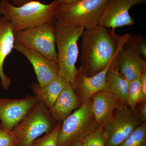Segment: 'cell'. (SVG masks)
<instances>
[{
	"mask_svg": "<svg viewBox=\"0 0 146 146\" xmlns=\"http://www.w3.org/2000/svg\"><path fill=\"white\" fill-rule=\"evenodd\" d=\"M90 100L82 104L62 122L57 146H70L81 141L99 127L91 111Z\"/></svg>",
	"mask_w": 146,
	"mask_h": 146,
	"instance_id": "obj_6",
	"label": "cell"
},
{
	"mask_svg": "<svg viewBox=\"0 0 146 146\" xmlns=\"http://www.w3.org/2000/svg\"><path fill=\"white\" fill-rule=\"evenodd\" d=\"M58 5L54 1L45 4L35 0L16 6L9 0H1L0 14L10 23L15 34L42 24L55 22V13Z\"/></svg>",
	"mask_w": 146,
	"mask_h": 146,
	"instance_id": "obj_2",
	"label": "cell"
},
{
	"mask_svg": "<svg viewBox=\"0 0 146 146\" xmlns=\"http://www.w3.org/2000/svg\"><path fill=\"white\" fill-rule=\"evenodd\" d=\"M126 104L116 109L103 125L106 138V146H118L141 124L138 114Z\"/></svg>",
	"mask_w": 146,
	"mask_h": 146,
	"instance_id": "obj_8",
	"label": "cell"
},
{
	"mask_svg": "<svg viewBox=\"0 0 146 146\" xmlns=\"http://www.w3.org/2000/svg\"><path fill=\"white\" fill-rule=\"evenodd\" d=\"M114 29L99 25L84 31L79 70L85 75H94L117 59L120 50L131 36L129 33L118 35Z\"/></svg>",
	"mask_w": 146,
	"mask_h": 146,
	"instance_id": "obj_1",
	"label": "cell"
},
{
	"mask_svg": "<svg viewBox=\"0 0 146 146\" xmlns=\"http://www.w3.org/2000/svg\"><path fill=\"white\" fill-rule=\"evenodd\" d=\"M35 0H10V3L16 6H20L29 2Z\"/></svg>",
	"mask_w": 146,
	"mask_h": 146,
	"instance_id": "obj_27",
	"label": "cell"
},
{
	"mask_svg": "<svg viewBox=\"0 0 146 146\" xmlns=\"http://www.w3.org/2000/svg\"><path fill=\"white\" fill-rule=\"evenodd\" d=\"M38 101L34 95L24 98H0V120L7 129L11 130L31 111Z\"/></svg>",
	"mask_w": 146,
	"mask_h": 146,
	"instance_id": "obj_9",
	"label": "cell"
},
{
	"mask_svg": "<svg viewBox=\"0 0 146 146\" xmlns=\"http://www.w3.org/2000/svg\"><path fill=\"white\" fill-rule=\"evenodd\" d=\"M141 78L129 82L127 104L134 112L137 104L141 102Z\"/></svg>",
	"mask_w": 146,
	"mask_h": 146,
	"instance_id": "obj_20",
	"label": "cell"
},
{
	"mask_svg": "<svg viewBox=\"0 0 146 146\" xmlns=\"http://www.w3.org/2000/svg\"><path fill=\"white\" fill-rule=\"evenodd\" d=\"M14 36L10 23L0 14V82L1 86L6 91L9 89L11 81L5 74L4 63L14 49Z\"/></svg>",
	"mask_w": 146,
	"mask_h": 146,
	"instance_id": "obj_16",
	"label": "cell"
},
{
	"mask_svg": "<svg viewBox=\"0 0 146 146\" xmlns=\"http://www.w3.org/2000/svg\"><path fill=\"white\" fill-rule=\"evenodd\" d=\"M118 58V56L117 59L110 63L103 70L90 76L85 75L78 70L74 87L76 90L79 91L82 104L91 99L94 94L104 90L106 74L110 68L117 66Z\"/></svg>",
	"mask_w": 146,
	"mask_h": 146,
	"instance_id": "obj_13",
	"label": "cell"
},
{
	"mask_svg": "<svg viewBox=\"0 0 146 146\" xmlns=\"http://www.w3.org/2000/svg\"><path fill=\"white\" fill-rule=\"evenodd\" d=\"M17 141L11 130L0 123V146H17Z\"/></svg>",
	"mask_w": 146,
	"mask_h": 146,
	"instance_id": "obj_23",
	"label": "cell"
},
{
	"mask_svg": "<svg viewBox=\"0 0 146 146\" xmlns=\"http://www.w3.org/2000/svg\"><path fill=\"white\" fill-rule=\"evenodd\" d=\"M57 123L44 105L38 102L11 131L17 140V146H30L42 134L50 132Z\"/></svg>",
	"mask_w": 146,
	"mask_h": 146,
	"instance_id": "obj_5",
	"label": "cell"
},
{
	"mask_svg": "<svg viewBox=\"0 0 146 146\" xmlns=\"http://www.w3.org/2000/svg\"><path fill=\"white\" fill-rule=\"evenodd\" d=\"M141 102H146V71L143 73L141 77Z\"/></svg>",
	"mask_w": 146,
	"mask_h": 146,
	"instance_id": "obj_25",
	"label": "cell"
},
{
	"mask_svg": "<svg viewBox=\"0 0 146 146\" xmlns=\"http://www.w3.org/2000/svg\"><path fill=\"white\" fill-rule=\"evenodd\" d=\"M81 141L84 146H106V138L103 125L87 134Z\"/></svg>",
	"mask_w": 146,
	"mask_h": 146,
	"instance_id": "obj_21",
	"label": "cell"
},
{
	"mask_svg": "<svg viewBox=\"0 0 146 146\" xmlns=\"http://www.w3.org/2000/svg\"><path fill=\"white\" fill-rule=\"evenodd\" d=\"M14 49L25 56L31 63L40 86L46 85L59 76L58 65L54 60L18 44H15Z\"/></svg>",
	"mask_w": 146,
	"mask_h": 146,
	"instance_id": "obj_11",
	"label": "cell"
},
{
	"mask_svg": "<svg viewBox=\"0 0 146 146\" xmlns=\"http://www.w3.org/2000/svg\"><path fill=\"white\" fill-rule=\"evenodd\" d=\"M129 82L120 74L118 65L110 68L106 76L104 91L113 94L123 103H126Z\"/></svg>",
	"mask_w": 146,
	"mask_h": 146,
	"instance_id": "obj_18",
	"label": "cell"
},
{
	"mask_svg": "<svg viewBox=\"0 0 146 146\" xmlns=\"http://www.w3.org/2000/svg\"><path fill=\"white\" fill-rule=\"evenodd\" d=\"M54 27L59 76L74 86L78 73L76 67L79 54L78 41L85 29L56 21Z\"/></svg>",
	"mask_w": 146,
	"mask_h": 146,
	"instance_id": "obj_3",
	"label": "cell"
},
{
	"mask_svg": "<svg viewBox=\"0 0 146 146\" xmlns=\"http://www.w3.org/2000/svg\"><path fill=\"white\" fill-rule=\"evenodd\" d=\"M118 146H146V123L138 126L127 138Z\"/></svg>",
	"mask_w": 146,
	"mask_h": 146,
	"instance_id": "obj_19",
	"label": "cell"
},
{
	"mask_svg": "<svg viewBox=\"0 0 146 146\" xmlns=\"http://www.w3.org/2000/svg\"><path fill=\"white\" fill-rule=\"evenodd\" d=\"M91 111L99 126L103 125L123 103L113 94L102 91L94 94L90 100Z\"/></svg>",
	"mask_w": 146,
	"mask_h": 146,
	"instance_id": "obj_15",
	"label": "cell"
},
{
	"mask_svg": "<svg viewBox=\"0 0 146 146\" xmlns=\"http://www.w3.org/2000/svg\"><path fill=\"white\" fill-rule=\"evenodd\" d=\"M70 146H84V145L82 141H80L76 142Z\"/></svg>",
	"mask_w": 146,
	"mask_h": 146,
	"instance_id": "obj_29",
	"label": "cell"
},
{
	"mask_svg": "<svg viewBox=\"0 0 146 146\" xmlns=\"http://www.w3.org/2000/svg\"><path fill=\"white\" fill-rule=\"evenodd\" d=\"M62 122H58L54 128L45 136L36 139L30 146H57L58 134Z\"/></svg>",
	"mask_w": 146,
	"mask_h": 146,
	"instance_id": "obj_22",
	"label": "cell"
},
{
	"mask_svg": "<svg viewBox=\"0 0 146 146\" xmlns=\"http://www.w3.org/2000/svg\"><path fill=\"white\" fill-rule=\"evenodd\" d=\"M68 81L58 76L52 81L43 86L38 82L32 84L31 88L37 100L49 109L54 104L58 97L64 89Z\"/></svg>",
	"mask_w": 146,
	"mask_h": 146,
	"instance_id": "obj_17",
	"label": "cell"
},
{
	"mask_svg": "<svg viewBox=\"0 0 146 146\" xmlns=\"http://www.w3.org/2000/svg\"><path fill=\"white\" fill-rule=\"evenodd\" d=\"M81 103L74 85L68 81L54 104L48 109L49 112L56 121L62 122L80 107Z\"/></svg>",
	"mask_w": 146,
	"mask_h": 146,
	"instance_id": "obj_14",
	"label": "cell"
},
{
	"mask_svg": "<svg viewBox=\"0 0 146 146\" xmlns=\"http://www.w3.org/2000/svg\"><path fill=\"white\" fill-rule=\"evenodd\" d=\"M131 39L138 54L145 60L146 58V39L141 35H131Z\"/></svg>",
	"mask_w": 146,
	"mask_h": 146,
	"instance_id": "obj_24",
	"label": "cell"
},
{
	"mask_svg": "<svg viewBox=\"0 0 146 146\" xmlns=\"http://www.w3.org/2000/svg\"><path fill=\"white\" fill-rule=\"evenodd\" d=\"M138 114L141 122H146V102H143V104L139 108Z\"/></svg>",
	"mask_w": 146,
	"mask_h": 146,
	"instance_id": "obj_26",
	"label": "cell"
},
{
	"mask_svg": "<svg viewBox=\"0 0 146 146\" xmlns=\"http://www.w3.org/2000/svg\"><path fill=\"white\" fill-rule=\"evenodd\" d=\"M54 1L57 3L58 5H63L69 4L80 0H54Z\"/></svg>",
	"mask_w": 146,
	"mask_h": 146,
	"instance_id": "obj_28",
	"label": "cell"
},
{
	"mask_svg": "<svg viewBox=\"0 0 146 146\" xmlns=\"http://www.w3.org/2000/svg\"><path fill=\"white\" fill-rule=\"evenodd\" d=\"M54 22L17 33L14 36L15 44L34 50L57 63Z\"/></svg>",
	"mask_w": 146,
	"mask_h": 146,
	"instance_id": "obj_7",
	"label": "cell"
},
{
	"mask_svg": "<svg viewBox=\"0 0 146 146\" xmlns=\"http://www.w3.org/2000/svg\"><path fill=\"white\" fill-rule=\"evenodd\" d=\"M108 0H80L72 3L58 5L55 13L57 22L84 29L92 28L99 22Z\"/></svg>",
	"mask_w": 146,
	"mask_h": 146,
	"instance_id": "obj_4",
	"label": "cell"
},
{
	"mask_svg": "<svg viewBox=\"0 0 146 146\" xmlns=\"http://www.w3.org/2000/svg\"><path fill=\"white\" fill-rule=\"evenodd\" d=\"M146 0H108L99 22V25L115 29L134 24L130 16L131 8L139 4H144Z\"/></svg>",
	"mask_w": 146,
	"mask_h": 146,
	"instance_id": "obj_10",
	"label": "cell"
},
{
	"mask_svg": "<svg viewBox=\"0 0 146 146\" xmlns=\"http://www.w3.org/2000/svg\"><path fill=\"white\" fill-rule=\"evenodd\" d=\"M131 36L120 50L118 58L119 72L128 82L140 78L146 71V60L136 50Z\"/></svg>",
	"mask_w": 146,
	"mask_h": 146,
	"instance_id": "obj_12",
	"label": "cell"
}]
</instances>
